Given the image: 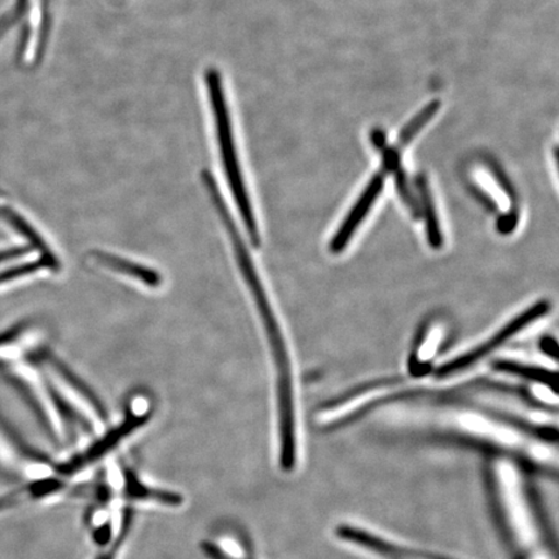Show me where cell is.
Listing matches in <instances>:
<instances>
[{"mask_svg": "<svg viewBox=\"0 0 559 559\" xmlns=\"http://www.w3.org/2000/svg\"><path fill=\"white\" fill-rule=\"evenodd\" d=\"M27 10H29V0H16L12 10L0 17V39L26 15Z\"/></svg>", "mask_w": 559, "mask_h": 559, "instance_id": "e0dca14e", "label": "cell"}, {"mask_svg": "<svg viewBox=\"0 0 559 559\" xmlns=\"http://www.w3.org/2000/svg\"><path fill=\"white\" fill-rule=\"evenodd\" d=\"M56 264L58 262H56L55 257H41L39 261L16 265V267L0 272V285L13 282L19 277L32 275L41 269H55Z\"/></svg>", "mask_w": 559, "mask_h": 559, "instance_id": "9a60e30c", "label": "cell"}, {"mask_svg": "<svg viewBox=\"0 0 559 559\" xmlns=\"http://www.w3.org/2000/svg\"><path fill=\"white\" fill-rule=\"evenodd\" d=\"M360 545H362V547L369 548L370 550H374L376 554L395 559H438L432 556L417 554V551L396 547L395 544L381 540L379 537L368 533L361 536Z\"/></svg>", "mask_w": 559, "mask_h": 559, "instance_id": "8fae6325", "label": "cell"}, {"mask_svg": "<svg viewBox=\"0 0 559 559\" xmlns=\"http://www.w3.org/2000/svg\"><path fill=\"white\" fill-rule=\"evenodd\" d=\"M202 554L205 555L207 559H234L223 554L218 547L213 542H204L201 544Z\"/></svg>", "mask_w": 559, "mask_h": 559, "instance_id": "d6986e66", "label": "cell"}, {"mask_svg": "<svg viewBox=\"0 0 559 559\" xmlns=\"http://www.w3.org/2000/svg\"><path fill=\"white\" fill-rule=\"evenodd\" d=\"M25 331L24 324H17L0 333V347L11 345L13 341H16L21 334Z\"/></svg>", "mask_w": 559, "mask_h": 559, "instance_id": "ac0fdd59", "label": "cell"}, {"mask_svg": "<svg viewBox=\"0 0 559 559\" xmlns=\"http://www.w3.org/2000/svg\"><path fill=\"white\" fill-rule=\"evenodd\" d=\"M128 412L121 424L116 428L104 431L103 435L97 437L95 442L87 447L74 457L69 459L66 463L58 464V473L60 477L67 479L73 475L88 469L109 454L118 449L123 440L128 439L132 432L136 431L140 426H143L151 416L148 403L134 400L129 403Z\"/></svg>", "mask_w": 559, "mask_h": 559, "instance_id": "277c9868", "label": "cell"}, {"mask_svg": "<svg viewBox=\"0 0 559 559\" xmlns=\"http://www.w3.org/2000/svg\"><path fill=\"white\" fill-rule=\"evenodd\" d=\"M52 4L53 0H39V27L37 46H35V62L44 59L48 40L51 37Z\"/></svg>", "mask_w": 559, "mask_h": 559, "instance_id": "4fadbf2b", "label": "cell"}, {"mask_svg": "<svg viewBox=\"0 0 559 559\" xmlns=\"http://www.w3.org/2000/svg\"><path fill=\"white\" fill-rule=\"evenodd\" d=\"M493 368L500 370V372L519 376L524 380L545 384V386L551 389L554 394L557 395L558 377L557 373L550 372L548 369L523 366L520 365V362L510 360L495 361Z\"/></svg>", "mask_w": 559, "mask_h": 559, "instance_id": "9c48e42d", "label": "cell"}, {"mask_svg": "<svg viewBox=\"0 0 559 559\" xmlns=\"http://www.w3.org/2000/svg\"><path fill=\"white\" fill-rule=\"evenodd\" d=\"M205 86L207 91L210 109H212L216 142L221 153L223 167L229 181L237 206L247 226L251 240L260 245V233H258L253 209H251L247 186H245L239 155H237L233 118H230L229 105L227 104L225 86L219 70L209 68L205 72Z\"/></svg>", "mask_w": 559, "mask_h": 559, "instance_id": "7a4b0ae2", "label": "cell"}, {"mask_svg": "<svg viewBox=\"0 0 559 559\" xmlns=\"http://www.w3.org/2000/svg\"><path fill=\"white\" fill-rule=\"evenodd\" d=\"M492 471L496 496L513 543L527 555L528 550H540V521L521 473L506 460L496 461Z\"/></svg>", "mask_w": 559, "mask_h": 559, "instance_id": "3957f363", "label": "cell"}, {"mask_svg": "<svg viewBox=\"0 0 559 559\" xmlns=\"http://www.w3.org/2000/svg\"><path fill=\"white\" fill-rule=\"evenodd\" d=\"M215 207L219 210L223 222L233 236L237 262L240 263L242 275L253 293L258 310L263 319L265 331H267L272 352L276 361L278 383V452L293 454L297 451L296 412L295 400H293L292 368L288 353L284 344L282 331H280L274 312L265 296L261 280L258 278L253 262L248 251L245 250L241 237L237 234L230 214L222 199L215 200Z\"/></svg>", "mask_w": 559, "mask_h": 559, "instance_id": "6da1fadb", "label": "cell"}, {"mask_svg": "<svg viewBox=\"0 0 559 559\" xmlns=\"http://www.w3.org/2000/svg\"><path fill=\"white\" fill-rule=\"evenodd\" d=\"M0 219L9 223L13 229H16L20 235H23L26 240L33 245V247L39 250V253L44 257H52L50 250H48L46 242L38 235L37 230H35L29 223H27L23 216L12 210L9 205H3L0 202Z\"/></svg>", "mask_w": 559, "mask_h": 559, "instance_id": "30bf717a", "label": "cell"}, {"mask_svg": "<svg viewBox=\"0 0 559 559\" xmlns=\"http://www.w3.org/2000/svg\"><path fill=\"white\" fill-rule=\"evenodd\" d=\"M132 522H134V516L126 521L120 530L111 536V539L100 547V554L97 555L96 559H117L124 542L128 540L131 533Z\"/></svg>", "mask_w": 559, "mask_h": 559, "instance_id": "2e32d148", "label": "cell"}, {"mask_svg": "<svg viewBox=\"0 0 559 559\" xmlns=\"http://www.w3.org/2000/svg\"><path fill=\"white\" fill-rule=\"evenodd\" d=\"M383 186L384 173L382 170V173L376 174L372 180L369 181L365 192H362L360 199L356 201L355 206L346 216L345 222L342 223L337 234L334 235L331 242L332 253L337 254L341 253L342 250H345L346 245L352 240L356 229H358L360 223L365 221L368 215L370 207H372L376 200L379 199Z\"/></svg>", "mask_w": 559, "mask_h": 559, "instance_id": "8992f818", "label": "cell"}, {"mask_svg": "<svg viewBox=\"0 0 559 559\" xmlns=\"http://www.w3.org/2000/svg\"><path fill=\"white\" fill-rule=\"evenodd\" d=\"M550 309L548 302H537L528 310L522 312L520 317L514 318L509 324L502 326L501 330L492 335L491 338L485 342L484 345L475 347L472 352L459 356V358L447 362L443 367L438 370L439 377H447L460 372V370L469 368L484 359L485 356L495 352L502 345H506L509 340H512L514 335L519 334L524 328L533 324L535 320L540 319Z\"/></svg>", "mask_w": 559, "mask_h": 559, "instance_id": "5b68a950", "label": "cell"}, {"mask_svg": "<svg viewBox=\"0 0 559 559\" xmlns=\"http://www.w3.org/2000/svg\"><path fill=\"white\" fill-rule=\"evenodd\" d=\"M419 193L424 201V212L426 216V225H428V237L432 248L439 249L442 247V234H440V227L438 216L436 213L435 201H432L428 183L424 178L418 179Z\"/></svg>", "mask_w": 559, "mask_h": 559, "instance_id": "7c38bea8", "label": "cell"}, {"mask_svg": "<svg viewBox=\"0 0 559 559\" xmlns=\"http://www.w3.org/2000/svg\"><path fill=\"white\" fill-rule=\"evenodd\" d=\"M540 348L543 349V353L550 356V358H554L555 360L558 359V344L555 338H543L540 342Z\"/></svg>", "mask_w": 559, "mask_h": 559, "instance_id": "44dd1931", "label": "cell"}, {"mask_svg": "<svg viewBox=\"0 0 559 559\" xmlns=\"http://www.w3.org/2000/svg\"><path fill=\"white\" fill-rule=\"evenodd\" d=\"M97 261L107 264L110 269L123 272L126 275L135 276L142 280L145 284L153 286L158 284V276L155 272L139 267V265L134 263L122 261L120 258L100 254L99 258H97Z\"/></svg>", "mask_w": 559, "mask_h": 559, "instance_id": "5bb4252c", "label": "cell"}, {"mask_svg": "<svg viewBox=\"0 0 559 559\" xmlns=\"http://www.w3.org/2000/svg\"><path fill=\"white\" fill-rule=\"evenodd\" d=\"M66 487L67 479L61 478L60 475L31 479L24 486L0 496V513L20 506L29 504V502L52 498V496L64 491Z\"/></svg>", "mask_w": 559, "mask_h": 559, "instance_id": "ba28073f", "label": "cell"}, {"mask_svg": "<svg viewBox=\"0 0 559 559\" xmlns=\"http://www.w3.org/2000/svg\"><path fill=\"white\" fill-rule=\"evenodd\" d=\"M120 499L124 502L128 500L146 502V504H155L159 507L178 508L183 504V496L178 492L169 491V489L156 488L146 485L139 478L135 472L124 466L123 479L121 485Z\"/></svg>", "mask_w": 559, "mask_h": 559, "instance_id": "52a82bcc", "label": "cell"}, {"mask_svg": "<svg viewBox=\"0 0 559 559\" xmlns=\"http://www.w3.org/2000/svg\"><path fill=\"white\" fill-rule=\"evenodd\" d=\"M29 251L27 248H11L0 251V263H4L15 258L23 257Z\"/></svg>", "mask_w": 559, "mask_h": 559, "instance_id": "ffe728a7", "label": "cell"}]
</instances>
